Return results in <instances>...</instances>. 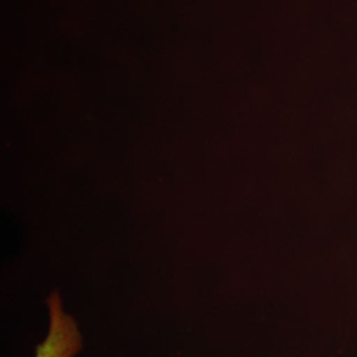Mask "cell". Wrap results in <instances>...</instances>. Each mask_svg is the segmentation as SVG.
Listing matches in <instances>:
<instances>
[{"instance_id": "1", "label": "cell", "mask_w": 357, "mask_h": 357, "mask_svg": "<svg viewBox=\"0 0 357 357\" xmlns=\"http://www.w3.org/2000/svg\"><path fill=\"white\" fill-rule=\"evenodd\" d=\"M49 331L37 345L34 357H75L83 349V337L76 319L66 314L60 294L55 291L47 299Z\"/></svg>"}]
</instances>
